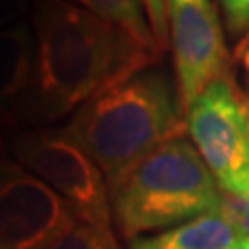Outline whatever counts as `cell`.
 Instances as JSON below:
<instances>
[{
	"label": "cell",
	"mask_w": 249,
	"mask_h": 249,
	"mask_svg": "<svg viewBox=\"0 0 249 249\" xmlns=\"http://www.w3.org/2000/svg\"><path fill=\"white\" fill-rule=\"evenodd\" d=\"M34 83L25 123H52L158 62L123 29L69 0H34Z\"/></svg>",
	"instance_id": "6da1fadb"
},
{
	"label": "cell",
	"mask_w": 249,
	"mask_h": 249,
	"mask_svg": "<svg viewBox=\"0 0 249 249\" xmlns=\"http://www.w3.org/2000/svg\"><path fill=\"white\" fill-rule=\"evenodd\" d=\"M65 131L98 164L110 191L156 147L187 133L177 81L152 65L83 104Z\"/></svg>",
	"instance_id": "7a4b0ae2"
},
{
	"label": "cell",
	"mask_w": 249,
	"mask_h": 249,
	"mask_svg": "<svg viewBox=\"0 0 249 249\" xmlns=\"http://www.w3.org/2000/svg\"><path fill=\"white\" fill-rule=\"evenodd\" d=\"M222 191L185 135L168 139L110 189L112 220L131 241L220 208Z\"/></svg>",
	"instance_id": "3957f363"
},
{
	"label": "cell",
	"mask_w": 249,
	"mask_h": 249,
	"mask_svg": "<svg viewBox=\"0 0 249 249\" xmlns=\"http://www.w3.org/2000/svg\"><path fill=\"white\" fill-rule=\"evenodd\" d=\"M11 152L15 162L56 191L81 222L112 229L106 178L65 127L21 131L11 139Z\"/></svg>",
	"instance_id": "277c9868"
},
{
	"label": "cell",
	"mask_w": 249,
	"mask_h": 249,
	"mask_svg": "<svg viewBox=\"0 0 249 249\" xmlns=\"http://www.w3.org/2000/svg\"><path fill=\"white\" fill-rule=\"evenodd\" d=\"M191 143L224 193H249V98L231 73L199 93L185 112Z\"/></svg>",
	"instance_id": "5b68a950"
},
{
	"label": "cell",
	"mask_w": 249,
	"mask_h": 249,
	"mask_svg": "<svg viewBox=\"0 0 249 249\" xmlns=\"http://www.w3.org/2000/svg\"><path fill=\"white\" fill-rule=\"evenodd\" d=\"M79 218L15 160L0 162V249H56Z\"/></svg>",
	"instance_id": "8992f818"
},
{
	"label": "cell",
	"mask_w": 249,
	"mask_h": 249,
	"mask_svg": "<svg viewBox=\"0 0 249 249\" xmlns=\"http://www.w3.org/2000/svg\"><path fill=\"white\" fill-rule=\"evenodd\" d=\"M166 19L175 81L187 112L210 83L229 73V50L212 0H166Z\"/></svg>",
	"instance_id": "52a82bcc"
},
{
	"label": "cell",
	"mask_w": 249,
	"mask_h": 249,
	"mask_svg": "<svg viewBox=\"0 0 249 249\" xmlns=\"http://www.w3.org/2000/svg\"><path fill=\"white\" fill-rule=\"evenodd\" d=\"M36 69V34L31 23L19 21L0 31V127L23 123Z\"/></svg>",
	"instance_id": "ba28073f"
},
{
	"label": "cell",
	"mask_w": 249,
	"mask_h": 249,
	"mask_svg": "<svg viewBox=\"0 0 249 249\" xmlns=\"http://www.w3.org/2000/svg\"><path fill=\"white\" fill-rule=\"evenodd\" d=\"M129 249H249V239L218 208L175 229L131 239Z\"/></svg>",
	"instance_id": "9c48e42d"
},
{
	"label": "cell",
	"mask_w": 249,
	"mask_h": 249,
	"mask_svg": "<svg viewBox=\"0 0 249 249\" xmlns=\"http://www.w3.org/2000/svg\"><path fill=\"white\" fill-rule=\"evenodd\" d=\"M69 2L123 29L150 52L162 54L142 0H69Z\"/></svg>",
	"instance_id": "30bf717a"
},
{
	"label": "cell",
	"mask_w": 249,
	"mask_h": 249,
	"mask_svg": "<svg viewBox=\"0 0 249 249\" xmlns=\"http://www.w3.org/2000/svg\"><path fill=\"white\" fill-rule=\"evenodd\" d=\"M56 249H123L112 229H100L88 222H77L73 231L58 243Z\"/></svg>",
	"instance_id": "8fae6325"
},
{
	"label": "cell",
	"mask_w": 249,
	"mask_h": 249,
	"mask_svg": "<svg viewBox=\"0 0 249 249\" xmlns=\"http://www.w3.org/2000/svg\"><path fill=\"white\" fill-rule=\"evenodd\" d=\"M145 6V13L150 17L152 31L156 36L160 50L168 46V19H166V0H142Z\"/></svg>",
	"instance_id": "7c38bea8"
},
{
	"label": "cell",
	"mask_w": 249,
	"mask_h": 249,
	"mask_svg": "<svg viewBox=\"0 0 249 249\" xmlns=\"http://www.w3.org/2000/svg\"><path fill=\"white\" fill-rule=\"evenodd\" d=\"M227 27L232 34L249 31V0H220Z\"/></svg>",
	"instance_id": "4fadbf2b"
},
{
	"label": "cell",
	"mask_w": 249,
	"mask_h": 249,
	"mask_svg": "<svg viewBox=\"0 0 249 249\" xmlns=\"http://www.w3.org/2000/svg\"><path fill=\"white\" fill-rule=\"evenodd\" d=\"M31 4L34 0H0V31L25 21L23 17L31 13Z\"/></svg>",
	"instance_id": "5bb4252c"
},
{
	"label": "cell",
	"mask_w": 249,
	"mask_h": 249,
	"mask_svg": "<svg viewBox=\"0 0 249 249\" xmlns=\"http://www.w3.org/2000/svg\"><path fill=\"white\" fill-rule=\"evenodd\" d=\"M239 60H241V65H243L245 73H247V85H249V50L243 48V46H239Z\"/></svg>",
	"instance_id": "9a60e30c"
},
{
	"label": "cell",
	"mask_w": 249,
	"mask_h": 249,
	"mask_svg": "<svg viewBox=\"0 0 249 249\" xmlns=\"http://www.w3.org/2000/svg\"><path fill=\"white\" fill-rule=\"evenodd\" d=\"M6 145H4V142H2V137H0V162H2L4 158H6Z\"/></svg>",
	"instance_id": "2e32d148"
},
{
	"label": "cell",
	"mask_w": 249,
	"mask_h": 249,
	"mask_svg": "<svg viewBox=\"0 0 249 249\" xmlns=\"http://www.w3.org/2000/svg\"><path fill=\"white\" fill-rule=\"evenodd\" d=\"M241 46H243V48H247V50H249V36L245 37V42H243V44H241Z\"/></svg>",
	"instance_id": "e0dca14e"
}]
</instances>
